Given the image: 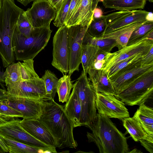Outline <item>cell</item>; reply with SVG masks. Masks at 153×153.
Here are the masks:
<instances>
[{
  "label": "cell",
  "mask_w": 153,
  "mask_h": 153,
  "mask_svg": "<svg viewBox=\"0 0 153 153\" xmlns=\"http://www.w3.org/2000/svg\"><path fill=\"white\" fill-rule=\"evenodd\" d=\"M3 117L1 116L0 115V120Z\"/></svg>",
  "instance_id": "49"
},
{
  "label": "cell",
  "mask_w": 153,
  "mask_h": 153,
  "mask_svg": "<svg viewBox=\"0 0 153 153\" xmlns=\"http://www.w3.org/2000/svg\"><path fill=\"white\" fill-rule=\"evenodd\" d=\"M24 10L14 0H4L0 9V57L3 66L15 63L12 45L14 33L21 13Z\"/></svg>",
  "instance_id": "4"
},
{
  "label": "cell",
  "mask_w": 153,
  "mask_h": 153,
  "mask_svg": "<svg viewBox=\"0 0 153 153\" xmlns=\"http://www.w3.org/2000/svg\"><path fill=\"white\" fill-rule=\"evenodd\" d=\"M64 109L72 121L74 128L82 126L80 122L81 106L77 93L73 88Z\"/></svg>",
  "instance_id": "22"
},
{
  "label": "cell",
  "mask_w": 153,
  "mask_h": 153,
  "mask_svg": "<svg viewBox=\"0 0 153 153\" xmlns=\"http://www.w3.org/2000/svg\"><path fill=\"white\" fill-rule=\"evenodd\" d=\"M18 117H3L0 120V135L41 149L57 153L56 148L47 145L30 135L21 126Z\"/></svg>",
  "instance_id": "8"
},
{
  "label": "cell",
  "mask_w": 153,
  "mask_h": 153,
  "mask_svg": "<svg viewBox=\"0 0 153 153\" xmlns=\"http://www.w3.org/2000/svg\"><path fill=\"white\" fill-rule=\"evenodd\" d=\"M93 0H78L72 13L65 25L68 27L80 25L88 27L93 19Z\"/></svg>",
  "instance_id": "17"
},
{
  "label": "cell",
  "mask_w": 153,
  "mask_h": 153,
  "mask_svg": "<svg viewBox=\"0 0 153 153\" xmlns=\"http://www.w3.org/2000/svg\"><path fill=\"white\" fill-rule=\"evenodd\" d=\"M52 30L50 25L33 27L30 35L26 37L15 28L12 45L15 60L18 61L33 59L47 45Z\"/></svg>",
  "instance_id": "5"
},
{
  "label": "cell",
  "mask_w": 153,
  "mask_h": 153,
  "mask_svg": "<svg viewBox=\"0 0 153 153\" xmlns=\"http://www.w3.org/2000/svg\"><path fill=\"white\" fill-rule=\"evenodd\" d=\"M42 78L45 85L46 93L51 99H54L56 92V87L59 79L50 70L45 71Z\"/></svg>",
  "instance_id": "32"
},
{
  "label": "cell",
  "mask_w": 153,
  "mask_h": 153,
  "mask_svg": "<svg viewBox=\"0 0 153 153\" xmlns=\"http://www.w3.org/2000/svg\"><path fill=\"white\" fill-rule=\"evenodd\" d=\"M87 132L89 143H94L100 153H128L127 138L110 118L104 114H97L95 120Z\"/></svg>",
  "instance_id": "3"
},
{
  "label": "cell",
  "mask_w": 153,
  "mask_h": 153,
  "mask_svg": "<svg viewBox=\"0 0 153 153\" xmlns=\"http://www.w3.org/2000/svg\"><path fill=\"white\" fill-rule=\"evenodd\" d=\"M89 44L96 46L107 53L111 52L117 45L114 39L103 37L97 38L91 36L86 31L83 37L82 45Z\"/></svg>",
  "instance_id": "27"
},
{
  "label": "cell",
  "mask_w": 153,
  "mask_h": 153,
  "mask_svg": "<svg viewBox=\"0 0 153 153\" xmlns=\"http://www.w3.org/2000/svg\"><path fill=\"white\" fill-rule=\"evenodd\" d=\"M147 0H103L105 8L127 11L143 9Z\"/></svg>",
  "instance_id": "23"
},
{
  "label": "cell",
  "mask_w": 153,
  "mask_h": 153,
  "mask_svg": "<svg viewBox=\"0 0 153 153\" xmlns=\"http://www.w3.org/2000/svg\"><path fill=\"white\" fill-rule=\"evenodd\" d=\"M152 46L153 40L144 39L132 45L126 46L117 51L108 53L101 69L107 73L109 69L114 64L138 53H147Z\"/></svg>",
  "instance_id": "15"
},
{
  "label": "cell",
  "mask_w": 153,
  "mask_h": 153,
  "mask_svg": "<svg viewBox=\"0 0 153 153\" xmlns=\"http://www.w3.org/2000/svg\"><path fill=\"white\" fill-rule=\"evenodd\" d=\"M24 13L32 27H39L50 25L55 18L56 11L47 0H36Z\"/></svg>",
  "instance_id": "12"
},
{
  "label": "cell",
  "mask_w": 153,
  "mask_h": 153,
  "mask_svg": "<svg viewBox=\"0 0 153 153\" xmlns=\"http://www.w3.org/2000/svg\"><path fill=\"white\" fill-rule=\"evenodd\" d=\"M19 124L33 136L44 143L56 148L54 138L48 130L37 119L23 118Z\"/></svg>",
  "instance_id": "18"
},
{
  "label": "cell",
  "mask_w": 153,
  "mask_h": 153,
  "mask_svg": "<svg viewBox=\"0 0 153 153\" xmlns=\"http://www.w3.org/2000/svg\"><path fill=\"white\" fill-rule=\"evenodd\" d=\"M153 64V46L150 49L147 53L142 58L141 65H144Z\"/></svg>",
  "instance_id": "36"
},
{
  "label": "cell",
  "mask_w": 153,
  "mask_h": 153,
  "mask_svg": "<svg viewBox=\"0 0 153 153\" xmlns=\"http://www.w3.org/2000/svg\"><path fill=\"white\" fill-rule=\"evenodd\" d=\"M148 0L150 2L152 3L153 2V0Z\"/></svg>",
  "instance_id": "48"
},
{
  "label": "cell",
  "mask_w": 153,
  "mask_h": 153,
  "mask_svg": "<svg viewBox=\"0 0 153 153\" xmlns=\"http://www.w3.org/2000/svg\"><path fill=\"white\" fill-rule=\"evenodd\" d=\"M24 10L20 15L16 29L20 34L27 37L30 34L32 26L24 14Z\"/></svg>",
  "instance_id": "34"
},
{
  "label": "cell",
  "mask_w": 153,
  "mask_h": 153,
  "mask_svg": "<svg viewBox=\"0 0 153 153\" xmlns=\"http://www.w3.org/2000/svg\"><path fill=\"white\" fill-rule=\"evenodd\" d=\"M149 12L144 10L121 11L105 16L107 26V33L128 25L147 20Z\"/></svg>",
  "instance_id": "14"
},
{
  "label": "cell",
  "mask_w": 153,
  "mask_h": 153,
  "mask_svg": "<svg viewBox=\"0 0 153 153\" xmlns=\"http://www.w3.org/2000/svg\"><path fill=\"white\" fill-rule=\"evenodd\" d=\"M122 121L124 127L135 141L138 142L141 139H145L153 142V136L146 133L135 116L125 118Z\"/></svg>",
  "instance_id": "21"
},
{
  "label": "cell",
  "mask_w": 153,
  "mask_h": 153,
  "mask_svg": "<svg viewBox=\"0 0 153 153\" xmlns=\"http://www.w3.org/2000/svg\"><path fill=\"white\" fill-rule=\"evenodd\" d=\"M147 53H138L114 64L109 69L107 73L108 78H110L120 71L131 65L140 61L142 58Z\"/></svg>",
  "instance_id": "31"
},
{
  "label": "cell",
  "mask_w": 153,
  "mask_h": 153,
  "mask_svg": "<svg viewBox=\"0 0 153 153\" xmlns=\"http://www.w3.org/2000/svg\"><path fill=\"white\" fill-rule=\"evenodd\" d=\"M134 116L138 120L142 127L149 135L153 136V109L143 103Z\"/></svg>",
  "instance_id": "24"
},
{
  "label": "cell",
  "mask_w": 153,
  "mask_h": 153,
  "mask_svg": "<svg viewBox=\"0 0 153 153\" xmlns=\"http://www.w3.org/2000/svg\"><path fill=\"white\" fill-rule=\"evenodd\" d=\"M77 1L78 0H71L65 23L71 17L76 5Z\"/></svg>",
  "instance_id": "38"
},
{
  "label": "cell",
  "mask_w": 153,
  "mask_h": 153,
  "mask_svg": "<svg viewBox=\"0 0 153 153\" xmlns=\"http://www.w3.org/2000/svg\"><path fill=\"white\" fill-rule=\"evenodd\" d=\"M3 102L20 112L23 118L38 119L42 112L43 101L25 98L8 97Z\"/></svg>",
  "instance_id": "16"
},
{
  "label": "cell",
  "mask_w": 153,
  "mask_h": 153,
  "mask_svg": "<svg viewBox=\"0 0 153 153\" xmlns=\"http://www.w3.org/2000/svg\"><path fill=\"white\" fill-rule=\"evenodd\" d=\"M87 74L96 93H108L115 96L116 95L107 73L103 70L90 68L88 70Z\"/></svg>",
  "instance_id": "19"
},
{
  "label": "cell",
  "mask_w": 153,
  "mask_h": 153,
  "mask_svg": "<svg viewBox=\"0 0 153 153\" xmlns=\"http://www.w3.org/2000/svg\"><path fill=\"white\" fill-rule=\"evenodd\" d=\"M153 92V69H152L114 96L127 105H139L152 96Z\"/></svg>",
  "instance_id": "7"
},
{
  "label": "cell",
  "mask_w": 153,
  "mask_h": 153,
  "mask_svg": "<svg viewBox=\"0 0 153 153\" xmlns=\"http://www.w3.org/2000/svg\"><path fill=\"white\" fill-rule=\"evenodd\" d=\"M24 6H26L31 2L36 0H16Z\"/></svg>",
  "instance_id": "43"
},
{
  "label": "cell",
  "mask_w": 153,
  "mask_h": 153,
  "mask_svg": "<svg viewBox=\"0 0 153 153\" xmlns=\"http://www.w3.org/2000/svg\"><path fill=\"white\" fill-rule=\"evenodd\" d=\"M107 26L105 16L102 15L98 18L93 19L88 27L87 31L94 37H102L105 34Z\"/></svg>",
  "instance_id": "30"
},
{
  "label": "cell",
  "mask_w": 153,
  "mask_h": 153,
  "mask_svg": "<svg viewBox=\"0 0 153 153\" xmlns=\"http://www.w3.org/2000/svg\"><path fill=\"white\" fill-rule=\"evenodd\" d=\"M88 27L80 25L68 28V41L69 51L68 75L79 71L81 62L82 40Z\"/></svg>",
  "instance_id": "10"
},
{
  "label": "cell",
  "mask_w": 153,
  "mask_h": 153,
  "mask_svg": "<svg viewBox=\"0 0 153 153\" xmlns=\"http://www.w3.org/2000/svg\"><path fill=\"white\" fill-rule=\"evenodd\" d=\"M0 137L8 152L10 153H45V151L38 148L17 141L9 138L1 136Z\"/></svg>",
  "instance_id": "25"
},
{
  "label": "cell",
  "mask_w": 153,
  "mask_h": 153,
  "mask_svg": "<svg viewBox=\"0 0 153 153\" xmlns=\"http://www.w3.org/2000/svg\"><path fill=\"white\" fill-rule=\"evenodd\" d=\"M68 28L65 25L59 27L53 38L51 64L63 75L67 74L69 70Z\"/></svg>",
  "instance_id": "9"
},
{
  "label": "cell",
  "mask_w": 153,
  "mask_h": 153,
  "mask_svg": "<svg viewBox=\"0 0 153 153\" xmlns=\"http://www.w3.org/2000/svg\"><path fill=\"white\" fill-rule=\"evenodd\" d=\"M152 69H153V64L142 65L140 61L120 71L108 79L117 95L143 74Z\"/></svg>",
  "instance_id": "13"
},
{
  "label": "cell",
  "mask_w": 153,
  "mask_h": 153,
  "mask_svg": "<svg viewBox=\"0 0 153 153\" xmlns=\"http://www.w3.org/2000/svg\"><path fill=\"white\" fill-rule=\"evenodd\" d=\"M8 97L6 90L0 88V100H5Z\"/></svg>",
  "instance_id": "42"
},
{
  "label": "cell",
  "mask_w": 153,
  "mask_h": 153,
  "mask_svg": "<svg viewBox=\"0 0 153 153\" xmlns=\"http://www.w3.org/2000/svg\"><path fill=\"white\" fill-rule=\"evenodd\" d=\"M50 4L56 10H59L63 0H47Z\"/></svg>",
  "instance_id": "39"
},
{
  "label": "cell",
  "mask_w": 153,
  "mask_h": 153,
  "mask_svg": "<svg viewBox=\"0 0 153 153\" xmlns=\"http://www.w3.org/2000/svg\"><path fill=\"white\" fill-rule=\"evenodd\" d=\"M102 15V10L99 8H96L94 11L93 19L98 18Z\"/></svg>",
  "instance_id": "40"
},
{
  "label": "cell",
  "mask_w": 153,
  "mask_h": 153,
  "mask_svg": "<svg viewBox=\"0 0 153 153\" xmlns=\"http://www.w3.org/2000/svg\"><path fill=\"white\" fill-rule=\"evenodd\" d=\"M33 59L18 61L7 66L4 72L8 97L48 101L44 81L35 71Z\"/></svg>",
  "instance_id": "1"
},
{
  "label": "cell",
  "mask_w": 153,
  "mask_h": 153,
  "mask_svg": "<svg viewBox=\"0 0 153 153\" xmlns=\"http://www.w3.org/2000/svg\"><path fill=\"white\" fill-rule=\"evenodd\" d=\"M0 147L3 149L4 148L3 144L2 143L0 137Z\"/></svg>",
  "instance_id": "46"
},
{
  "label": "cell",
  "mask_w": 153,
  "mask_h": 153,
  "mask_svg": "<svg viewBox=\"0 0 153 153\" xmlns=\"http://www.w3.org/2000/svg\"><path fill=\"white\" fill-rule=\"evenodd\" d=\"M100 1H102L103 0H93L92 9L93 11L97 7L99 2Z\"/></svg>",
  "instance_id": "44"
},
{
  "label": "cell",
  "mask_w": 153,
  "mask_h": 153,
  "mask_svg": "<svg viewBox=\"0 0 153 153\" xmlns=\"http://www.w3.org/2000/svg\"><path fill=\"white\" fill-rule=\"evenodd\" d=\"M98 49L89 44L82 45L81 63L85 73L87 74L89 69L93 68Z\"/></svg>",
  "instance_id": "28"
},
{
  "label": "cell",
  "mask_w": 153,
  "mask_h": 153,
  "mask_svg": "<svg viewBox=\"0 0 153 153\" xmlns=\"http://www.w3.org/2000/svg\"><path fill=\"white\" fill-rule=\"evenodd\" d=\"M71 0H63L56 14L54 25L57 27H60L65 25L67 15Z\"/></svg>",
  "instance_id": "33"
},
{
  "label": "cell",
  "mask_w": 153,
  "mask_h": 153,
  "mask_svg": "<svg viewBox=\"0 0 153 153\" xmlns=\"http://www.w3.org/2000/svg\"><path fill=\"white\" fill-rule=\"evenodd\" d=\"M70 76L68 74H64L58 80L56 92L60 102H67L70 97L71 91L73 87Z\"/></svg>",
  "instance_id": "29"
},
{
  "label": "cell",
  "mask_w": 153,
  "mask_h": 153,
  "mask_svg": "<svg viewBox=\"0 0 153 153\" xmlns=\"http://www.w3.org/2000/svg\"><path fill=\"white\" fill-rule=\"evenodd\" d=\"M95 105L98 113L104 114L110 118L122 120L130 117L125 104L111 94L96 93Z\"/></svg>",
  "instance_id": "11"
},
{
  "label": "cell",
  "mask_w": 153,
  "mask_h": 153,
  "mask_svg": "<svg viewBox=\"0 0 153 153\" xmlns=\"http://www.w3.org/2000/svg\"><path fill=\"white\" fill-rule=\"evenodd\" d=\"M90 81L87 74L82 70L79 77L73 84V88L77 93L81 106V126L89 128L97 116L96 93Z\"/></svg>",
  "instance_id": "6"
},
{
  "label": "cell",
  "mask_w": 153,
  "mask_h": 153,
  "mask_svg": "<svg viewBox=\"0 0 153 153\" xmlns=\"http://www.w3.org/2000/svg\"><path fill=\"white\" fill-rule=\"evenodd\" d=\"M54 139L56 148H75L78 144L73 135V123L63 106L51 98L43 101L41 113L38 119Z\"/></svg>",
  "instance_id": "2"
},
{
  "label": "cell",
  "mask_w": 153,
  "mask_h": 153,
  "mask_svg": "<svg viewBox=\"0 0 153 153\" xmlns=\"http://www.w3.org/2000/svg\"><path fill=\"white\" fill-rule=\"evenodd\" d=\"M4 0H0V9H1Z\"/></svg>",
  "instance_id": "47"
},
{
  "label": "cell",
  "mask_w": 153,
  "mask_h": 153,
  "mask_svg": "<svg viewBox=\"0 0 153 153\" xmlns=\"http://www.w3.org/2000/svg\"><path fill=\"white\" fill-rule=\"evenodd\" d=\"M139 141L147 151L151 153H153V142L145 139H141Z\"/></svg>",
  "instance_id": "37"
},
{
  "label": "cell",
  "mask_w": 153,
  "mask_h": 153,
  "mask_svg": "<svg viewBox=\"0 0 153 153\" xmlns=\"http://www.w3.org/2000/svg\"><path fill=\"white\" fill-rule=\"evenodd\" d=\"M146 21L128 25L112 32L105 34L102 37L114 39L120 50L126 46L133 32L137 28L143 24Z\"/></svg>",
  "instance_id": "20"
},
{
  "label": "cell",
  "mask_w": 153,
  "mask_h": 153,
  "mask_svg": "<svg viewBox=\"0 0 153 153\" xmlns=\"http://www.w3.org/2000/svg\"><path fill=\"white\" fill-rule=\"evenodd\" d=\"M4 72L1 71L0 67V85L3 89L6 90L4 87Z\"/></svg>",
  "instance_id": "41"
},
{
  "label": "cell",
  "mask_w": 153,
  "mask_h": 153,
  "mask_svg": "<svg viewBox=\"0 0 153 153\" xmlns=\"http://www.w3.org/2000/svg\"><path fill=\"white\" fill-rule=\"evenodd\" d=\"M0 115L7 117H22L21 113L4 103L0 100Z\"/></svg>",
  "instance_id": "35"
},
{
  "label": "cell",
  "mask_w": 153,
  "mask_h": 153,
  "mask_svg": "<svg viewBox=\"0 0 153 153\" xmlns=\"http://www.w3.org/2000/svg\"><path fill=\"white\" fill-rule=\"evenodd\" d=\"M141 152V151H139L137 149H134L130 152H129L128 153H140Z\"/></svg>",
  "instance_id": "45"
},
{
  "label": "cell",
  "mask_w": 153,
  "mask_h": 153,
  "mask_svg": "<svg viewBox=\"0 0 153 153\" xmlns=\"http://www.w3.org/2000/svg\"><path fill=\"white\" fill-rule=\"evenodd\" d=\"M144 39L153 40V21L146 20L135 29L131 34L126 46L136 43Z\"/></svg>",
  "instance_id": "26"
}]
</instances>
